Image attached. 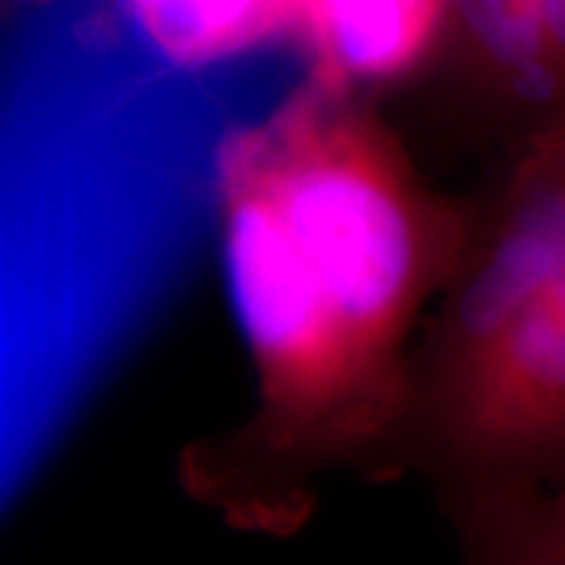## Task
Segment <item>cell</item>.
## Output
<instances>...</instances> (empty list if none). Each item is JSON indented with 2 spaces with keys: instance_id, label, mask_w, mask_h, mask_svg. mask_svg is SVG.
<instances>
[{
  "instance_id": "6da1fadb",
  "label": "cell",
  "mask_w": 565,
  "mask_h": 565,
  "mask_svg": "<svg viewBox=\"0 0 565 565\" xmlns=\"http://www.w3.org/2000/svg\"><path fill=\"white\" fill-rule=\"evenodd\" d=\"M230 305L255 403L182 465L233 527L302 525L333 475L390 478L422 323L465 239L374 102L296 82L214 154Z\"/></svg>"
},
{
  "instance_id": "7a4b0ae2",
  "label": "cell",
  "mask_w": 565,
  "mask_h": 565,
  "mask_svg": "<svg viewBox=\"0 0 565 565\" xmlns=\"http://www.w3.org/2000/svg\"><path fill=\"white\" fill-rule=\"evenodd\" d=\"M462 550L565 478V120L497 154L422 323L393 475Z\"/></svg>"
},
{
  "instance_id": "3957f363",
  "label": "cell",
  "mask_w": 565,
  "mask_h": 565,
  "mask_svg": "<svg viewBox=\"0 0 565 565\" xmlns=\"http://www.w3.org/2000/svg\"><path fill=\"white\" fill-rule=\"evenodd\" d=\"M434 79L497 154L565 120V0H452Z\"/></svg>"
},
{
  "instance_id": "277c9868",
  "label": "cell",
  "mask_w": 565,
  "mask_h": 565,
  "mask_svg": "<svg viewBox=\"0 0 565 565\" xmlns=\"http://www.w3.org/2000/svg\"><path fill=\"white\" fill-rule=\"evenodd\" d=\"M452 29V0H292L286 47L305 79L381 98L434 79Z\"/></svg>"
},
{
  "instance_id": "5b68a950",
  "label": "cell",
  "mask_w": 565,
  "mask_h": 565,
  "mask_svg": "<svg viewBox=\"0 0 565 565\" xmlns=\"http://www.w3.org/2000/svg\"><path fill=\"white\" fill-rule=\"evenodd\" d=\"M41 0H32L39 7ZM82 25L177 73H202L286 44L292 0H76ZM29 7V10H32ZM25 10V13H29ZM22 13V17H25Z\"/></svg>"
},
{
  "instance_id": "8992f818",
  "label": "cell",
  "mask_w": 565,
  "mask_h": 565,
  "mask_svg": "<svg viewBox=\"0 0 565 565\" xmlns=\"http://www.w3.org/2000/svg\"><path fill=\"white\" fill-rule=\"evenodd\" d=\"M465 553L478 563L565 565V478L484 531Z\"/></svg>"
},
{
  "instance_id": "52a82bcc",
  "label": "cell",
  "mask_w": 565,
  "mask_h": 565,
  "mask_svg": "<svg viewBox=\"0 0 565 565\" xmlns=\"http://www.w3.org/2000/svg\"><path fill=\"white\" fill-rule=\"evenodd\" d=\"M32 7V0H0V29L22 20V13Z\"/></svg>"
}]
</instances>
